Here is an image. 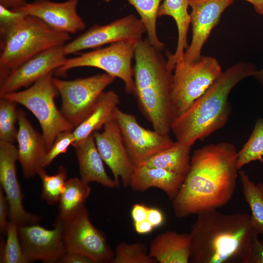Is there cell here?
I'll list each match as a JSON object with an SVG mask.
<instances>
[{
    "label": "cell",
    "instance_id": "cell-38",
    "mask_svg": "<svg viewBox=\"0 0 263 263\" xmlns=\"http://www.w3.org/2000/svg\"><path fill=\"white\" fill-rule=\"evenodd\" d=\"M149 207L142 204H135L131 209V216L134 223L147 220Z\"/></svg>",
    "mask_w": 263,
    "mask_h": 263
},
{
    "label": "cell",
    "instance_id": "cell-19",
    "mask_svg": "<svg viewBox=\"0 0 263 263\" xmlns=\"http://www.w3.org/2000/svg\"><path fill=\"white\" fill-rule=\"evenodd\" d=\"M17 122L18 161L24 177L28 179L38 175L43 168L41 161L47 149L42 134L32 126L23 110L17 111Z\"/></svg>",
    "mask_w": 263,
    "mask_h": 263
},
{
    "label": "cell",
    "instance_id": "cell-33",
    "mask_svg": "<svg viewBox=\"0 0 263 263\" xmlns=\"http://www.w3.org/2000/svg\"><path fill=\"white\" fill-rule=\"evenodd\" d=\"M0 140L15 143L17 141L18 130L17 103L12 100L0 97Z\"/></svg>",
    "mask_w": 263,
    "mask_h": 263
},
{
    "label": "cell",
    "instance_id": "cell-22",
    "mask_svg": "<svg viewBox=\"0 0 263 263\" xmlns=\"http://www.w3.org/2000/svg\"><path fill=\"white\" fill-rule=\"evenodd\" d=\"M190 245L189 233L167 231L151 241L149 254L157 263H188Z\"/></svg>",
    "mask_w": 263,
    "mask_h": 263
},
{
    "label": "cell",
    "instance_id": "cell-15",
    "mask_svg": "<svg viewBox=\"0 0 263 263\" xmlns=\"http://www.w3.org/2000/svg\"><path fill=\"white\" fill-rule=\"evenodd\" d=\"M103 128L102 132L96 131L93 132L98 152L112 172L117 187L119 180L125 187H129L135 166L129 156L114 114Z\"/></svg>",
    "mask_w": 263,
    "mask_h": 263
},
{
    "label": "cell",
    "instance_id": "cell-31",
    "mask_svg": "<svg viewBox=\"0 0 263 263\" xmlns=\"http://www.w3.org/2000/svg\"><path fill=\"white\" fill-rule=\"evenodd\" d=\"M6 240L0 242V263H27L20 241L18 225L9 221L7 229Z\"/></svg>",
    "mask_w": 263,
    "mask_h": 263
},
{
    "label": "cell",
    "instance_id": "cell-36",
    "mask_svg": "<svg viewBox=\"0 0 263 263\" xmlns=\"http://www.w3.org/2000/svg\"><path fill=\"white\" fill-rule=\"evenodd\" d=\"M248 263H263V244L257 233L254 236Z\"/></svg>",
    "mask_w": 263,
    "mask_h": 263
},
{
    "label": "cell",
    "instance_id": "cell-11",
    "mask_svg": "<svg viewBox=\"0 0 263 263\" xmlns=\"http://www.w3.org/2000/svg\"><path fill=\"white\" fill-rule=\"evenodd\" d=\"M146 29L140 19L129 14L106 24H94L72 40L65 43L66 55L88 49H97L113 43L142 38Z\"/></svg>",
    "mask_w": 263,
    "mask_h": 263
},
{
    "label": "cell",
    "instance_id": "cell-37",
    "mask_svg": "<svg viewBox=\"0 0 263 263\" xmlns=\"http://www.w3.org/2000/svg\"><path fill=\"white\" fill-rule=\"evenodd\" d=\"M58 263H94L87 257L76 252L67 251Z\"/></svg>",
    "mask_w": 263,
    "mask_h": 263
},
{
    "label": "cell",
    "instance_id": "cell-25",
    "mask_svg": "<svg viewBox=\"0 0 263 263\" xmlns=\"http://www.w3.org/2000/svg\"><path fill=\"white\" fill-rule=\"evenodd\" d=\"M191 147L176 141L171 146L154 155L141 166L160 168L186 176L190 167Z\"/></svg>",
    "mask_w": 263,
    "mask_h": 263
},
{
    "label": "cell",
    "instance_id": "cell-43",
    "mask_svg": "<svg viewBox=\"0 0 263 263\" xmlns=\"http://www.w3.org/2000/svg\"><path fill=\"white\" fill-rule=\"evenodd\" d=\"M254 76L263 87V68L258 70Z\"/></svg>",
    "mask_w": 263,
    "mask_h": 263
},
{
    "label": "cell",
    "instance_id": "cell-35",
    "mask_svg": "<svg viewBox=\"0 0 263 263\" xmlns=\"http://www.w3.org/2000/svg\"><path fill=\"white\" fill-rule=\"evenodd\" d=\"M9 207L8 201L2 188L0 187V231L5 234L9 221Z\"/></svg>",
    "mask_w": 263,
    "mask_h": 263
},
{
    "label": "cell",
    "instance_id": "cell-17",
    "mask_svg": "<svg viewBox=\"0 0 263 263\" xmlns=\"http://www.w3.org/2000/svg\"><path fill=\"white\" fill-rule=\"evenodd\" d=\"M234 0H189L192 39L185 52L183 60L192 62L201 56L202 48L224 11Z\"/></svg>",
    "mask_w": 263,
    "mask_h": 263
},
{
    "label": "cell",
    "instance_id": "cell-13",
    "mask_svg": "<svg viewBox=\"0 0 263 263\" xmlns=\"http://www.w3.org/2000/svg\"><path fill=\"white\" fill-rule=\"evenodd\" d=\"M18 230L28 262L41 261L58 263L67 251L62 228L58 222H55L53 229H46L36 224L18 226Z\"/></svg>",
    "mask_w": 263,
    "mask_h": 263
},
{
    "label": "cell",
    "instance_id": "cell-1",
    "mask_svg": "<svg viewBox=\"0 0 263 263\" xmlns=\"http://www.w3.org/2000/svg\"><path fill=\"white\" fill-rule=\"evenodd\" d=\"M237 154L235 146L226 142L209 144L193 151L189 170L172 201L176 217L217 209L229 202L239 176Z\"/></svg>",
    "mask_w": 263,
    "mask_h": 263
},
{
    "label": "cell",
    "instance_id": "cell-32",
    "mask_svg": "<svg viewBox=\"0 0 263 263\" xmlns=\"http://www.w3.org/2000/svg\"><path fill=\"white\" fill-rule=\"evenodd\" d=\"M111 263H157L150 257L149 249L143 243H119L115 247Z\"/></svg>",
    "mask_w": 263,
    "mask_h": 263
},
{
    "label": "cell",
    "instance_id": "cell-23",
    "mask_svg": "<svg viewBox=\"0 0 263 263\" xmlns=\"http://www.w3.org/2000/svg\"><path fill=\"white\" fill-rule=\"evenodd\" d=\"M189 0H164L160 4L158 18L170 16L176 22L178 30L177 47L173 54L167 52V59L169 67L173 71L176 64L182 61L188 49V34L190 24V16L188 11Z\"/></svg>",
    "mask_w": 263,
    "mask_h": 263
},
{
    "label": "cell",
    "instance_id": "cell-24",
    "mask_svg": "<svg viewBox=\"0 0 263 263\" xmlns=\"http://www.w3.org/2000/svg\"><path fill=\"white\" fill-rule=\"evenodd\" d=\"M120 103V97L114 91H104L97 99L87 117L73 130L74 143L84 140L94 132L103 127L113 117L114 112Z\"/></svg>",
    "mask_w": 263,
    "mask_h": 263
},
{
    "label": "cell",
    "instance_id": "cell-44",
    "mask_svg": "<svg viewBox=\"0 0 263 263\" xmlns=\"http://www.w3.org/2000/svg\"><path fill=\"white\" fill-rule=\"evenodd\" d=\"M261 242L262 243V244H263V239L261 241Z\"/></svg>",
    "mask_w": 263,
    "mask_h": 263
},
{
    "label": "cell",
    "instance_id": "cell-14",
    "mask_svg": "<svg viewBox=\"0 0 263 263\" xmlns=\"http://www.w3.org/2000/svg\"><path fill=\"white\" fill-rule=\"evenodd\" d=\"M64 45L48 49L10 71L0 80V96L30 86L43 76L62 66L67 58Z\"/></svg>",
    "mask_w": 263,
    "mask_h": 263
},
{
    "label": "cell",
    "instance_id": "cell-7",
    "mask_svg": "<svg viewBox=\"0 0 263 263\" xmlns=\"http://www.w3.org/2000/svg\"><path fill=\"white\" fill-rule=\"evenodd\" d=\"M222 72L218 60L210 56H201L192 62L177 63L172 79L173 121L201 96Z\"/></svg>",
    "mask_w": 263,
    "mask_h": 263
},
{
    "label": "cell",
    "instance_id": "cell-5",
    "mask_svg": "<svg viewBox=\"0 0 263 263\" xmlns=\"http://www.w3.org/2000/svg\"><path fill=\"white\" fill-rule=\"evenodd\" d=\"M0 80L32 57L70 39L69 34L25 14L13 22L0 24Z\"/></svg>",
    "mask_w": 263,
    "mask_h": 263
},
{
    "label": "cell",
    "instance_id": "cell-6",
    "mask_svg": "<svg viewBox=\"0 0 263 263\" xmlns=\"http://www.w3.org/2000/svg\"><path fill=\"white\" fill-rule=\"evenodd\" d=\"M53 73L43 76L25 90L0 96L23 105L35 115L41 128L47 151L60 132L75 128L55 104V98L59 94L53 81Z\"/></svg>",
    "mask_w": 263,
    "mask_h": 263
},
{
    "label": "cell",
    "instance_id": "cell-20",
    "mask_svg": "<svg viewBox=\"0 0 263 263\" xmlns=\"http://www.w3.org/2000/svg\"><path fill=\"white\" fill-rule=\"evenodd\" d=\"M73 146L75 149L82 181L87 184L97 182L110 188H118L115 180L106 172L93 133L84 140L74 143Z\"/></svg>",
    "mask_w": 263,
    "mask_h": 263
},
{
    "label": "cell",
    "instance_id": "cell-34",
    "mask_svg": "<svg viewBox=\"0 0 263 263\" xmlns=\"http://www.w3.org/2000/svg\"><path fill=\"white\" fill-rule=\"evenodd\" d=\"M75 140L73 131H65L60 132L44 155L41 161L42 168L47 167L59 155L66 153L68 147L73 145Z\"/></svg>",
    "mask_w": 263,
    "mask_h": 263
},
{
    "label": "cell",
    "instance_id": "cell-30",
    "mask_svg": "<svg viewBox=\"0 0 263 263\" xmlns=\"http://www.w3.org/2000/svg\"><path fill=\"white\" fill-rule=\"evenodd\" d=\"M38 175L42 183L41 199L45 201L48 205H52L58 203L67 180L66 168L60 165L56 173L54 175L48 174L44 168H42Z\"/></svg>",
    "mask_w": 263,
    "mask_h": 263
},
{
    "label": "cell",
    "instance_id": "cell-9",
    "mask_svg": "<svg viewBox=\"0 0 263 263\" xmlns=\"http://www.w3.org/2000/svg\"><path fill=\"white\" fill-rule=\"evenodd\" d=\"M114 79L106 73L73 80L53 77V83L61 97L60 111L63 115L75 128L78 126L88 115L99 96Z\"/></svg>",
    "mask_w": 263,
    "mask_h": 263
},
{
    "label": "cell",
    "instance_id": "cell-40",
    "mask_svg": "<svg viewBox=\"0 0 263 263\" xmlns=\"http://www.w3.org/2000/svg\"><path fill=\"white\" fill-rule=\"evenodd\" d=\"M134 229L139 234H146L151 232L154 227L147 220L134 223Z\"/></svg>",
    "mask_w": 263,
    "mask_h": 263
},
{
    "label": "cell",
    "instance_id": "cell-39",
    "mask_svg": "<svg viewBox=\"0 0 263 263\" xmlns=\"http://www.w3.org/2000/svg\"><path fill=\"white\" fill-rule=\"evenodd\" d=\"M164 216L162 212L155 207H149L147 220L154 227H157L164 222Z\"/></svg>",
    "mask_w": 263,
    "mask_h": 263
},
{
    "label": "cell",
    "instance_id": "cell-3",
    "mask_svg": "<svg viewBox=\"0 0 263 263\" xmlns=\"http://www.w3.org/2000/svg\"><path fill=\"white\" fill-rule=\"evenodd\" d=\"M258 70L252 63L240 62L223 71L205 93L171 125L178 142L192 146L226 124L231 113L229 95L240 82L254 76Z\"/></svg>",
    "mask_w": 263,
    "mask_h": 263
},
{
    "label": "cell",
    "instance_id": "cell-28",
    "mask_svg": "<svg viewBox=\"0 0 263 263\" xmlns=\"http://www.w3.org/2000/svg\"><path fill=\"white\" fill-rule=\"evenodd\" d=\"M137 11L143 23L147 39L156 49L162 51L164 43L159 39L156 32L158 12L162 0H126Z\"/></svg>",
    "mask_w": 263,
    "mask_h": 263
},
{
    "label": "cell",
    "instance_id": "cell-26",
    "mask_svg": "<svg viewBox=\"0 0 263 263\" xmlns=\"http://www.w3.org/2000/svg\"><path fill=\"white\" fill-rule=\"evenodd\" d=\"M90 192L89 184L80 178L67 180L58 202L59 211L56 219L63 221L77 213L85 207Z\"/></svg>",
    "mask_w": 263,
    "mask_h": 263
},
{
    "label": "cell",
    "instance_id": "cell-21",
    "mask_svg": "<svg viewBox=\"0 0 263 263\" xmlns=\"http://www.w3.org/2000/svg\"><path fill=\"white\" fill-rule=\"evenodd\" d=\"M185 176L167 169L144 165L135 167L130 183L139 192L156 188L163 191L172 201L178 194Z\"/></svg>",
    "mask_w": 263,
    "mask_h": 263
},
{
    "label": "cell",
    "instance_id": "cell-16",
    "mask_svg": "<svg viewBox=\"0 0 263 263\" xmlns=\"http://www.w3.org/2000/svg\"><path fill=\"white\" fill-rule=\"evenodd\" d=\"M18 161L17 148L13 143L0 140V183L9 204L10 221L18 226L38 224L40 217L27 212L23 207L16 173Z\"/></svg>",
    "mask_w": 263,
    "mask_h": 263
},
{
    "label": "cell",
    "instance_id": "cell-27",
    "mask_svg": "<svg viewBox=\"0 0 263 263\" xmlns=\"http://www.w3.org/2000/svg\"><path fill=\"white\" fill-rule=\"evenodd\" d=\"M244 200L251 212V219L256 233L263 235V183L255 185L244 170H239Z\"/></svg>",
    "mask_w": 263,
    "mask_h": 263
},
{
    "label": "cell",
    "instance_id": "cell-2",
    "mask_svg": "<svg viewBox=\"0 0 263 263\" xmlns=\"http://www.w3.org/2000/svg\"><path fill=\"white\" fill-rule=\"evenodd\" d=\"M256 233L247 213L200 212L189 233V263H248Z\"/></svg>",
    "mask_w": 263,
    "mask_h": 263
},
{
    "label": "cell",
    "instance_id": "cell-8",
    "mask_svg": "<svg viewBox=\"0 0 263 263\" xmlns=\"http://www.w3.org/2000/svg\"><path fill=\"white\" fill-rule=\"evenodd\" d=\"M135 43L130 41L117 42L67 58L64 64L54 72L58 76H64L69 70L75 68H98L115 78L121 79L124 82L126 93L133 94L134 83L132 62L134 58Z\"/></svg>",
    "mask_w": 263,
    "mask_h": 263
},
{
    "label": "cell",
    "instance_id": "cell-4",
    "mask_svg": "<svg viewBox=\"0 0 263 263\" xmlns=\"http://www.w3.org/2000/svg\"><path fill=\"white\" fill-rule=\"evenodd\" d=\"M162 51L148 39L134 45V94L140 110L153 130L168 135L173 119V73Z\"/></svg>",
    "mask_w": 263,
    "mask_h": 263
},
{
    "label": "cell",
    "instance_id": "cell-12",
    "mask_svg": "<svg viewBox=\"0 0 263 263\" xmlns=\"http://www.w3.org/2000/svg\"><path fill=\"white\" fill-rule=\"evenodd\" d=\"M114 117L120 129L129 156L135 167L142 165L150 158L171 146L174 143L169 135L141 126L136 117L117 107Z\"/></svg>",
    "mask_w": 263,
    "mask_h": 263
},
{
    "label": "cell",
    "instance_id": "cell-41",
    "mask_svg": "<svg viewBox=\"0 0 263 263\" xmlns=\"http://www.w3.org/2000/svg\"><path fill=\"white\" fill-rule=\"evenodd\" d=\"M27 3L25 0H0V5L10 9H16Z\"/></svg>",
    "mask_w": 263,
    "mask_h": 263
},
{
    "label": "cell",
    "instance_id": "cell-10",
    "mask_svg": "<svg viewBox=\"0 0 263 263\" xmlns=\"http://www.w3.org/2000/svg\"><path fill=\"white\" fill-rule=\"evenodd\" d=\"M55 221L61 225L67 251L80 253L94 263H111L114 251L103 232L91 222L85 206L70 218Z\"/></svg>",
    "mask_w": 263,
    "mask_h": 263
},
{
    "label": "cell",
    "instance_id": "cell-42",
    "mask_svg": "<svg viewBox=\"0 0 263 263\" xmlns=\"http://www.w3.org/2000/svg\"><path fill=\"white\" fill-rule=\"evenodd\" d=\"M252 4L255 11L263 16V0H244Z\"/></svg>",
    "mask_w": 263,
    "mask_h": 263
},
{
    "label": "cell",
    "instance_id": "cell-18",
    "mask_svg": "<svg viewBox=\"0 0 263 263\" xmlns=\"http://www.w3.org/2000/svg\"><path fill=\"white\" fill-rule=\"evenodd\" d=\"M78 2V0H35L13 10L37 17L56 31L74 34L86 26L77 13Z\"/></svg>",
    "mask_w": 263,
    "mask_h": 263
},
{
    "label": "cell",
    "instance_id": "cell-29",
    "mask_svg": "<svg viewBox=\"0 0 263 263\" xmlns=\"http://www.w3.org/2000/svg\"><path fill=\"white\" fill-rule=\"evenodd\" d=\"M263 163V118H258L247 142L238 152L237 167L240 169L252 161Z\"/></svg>",
    "mask_w": 263,
    "mask_h": 263
}]
</instances>
